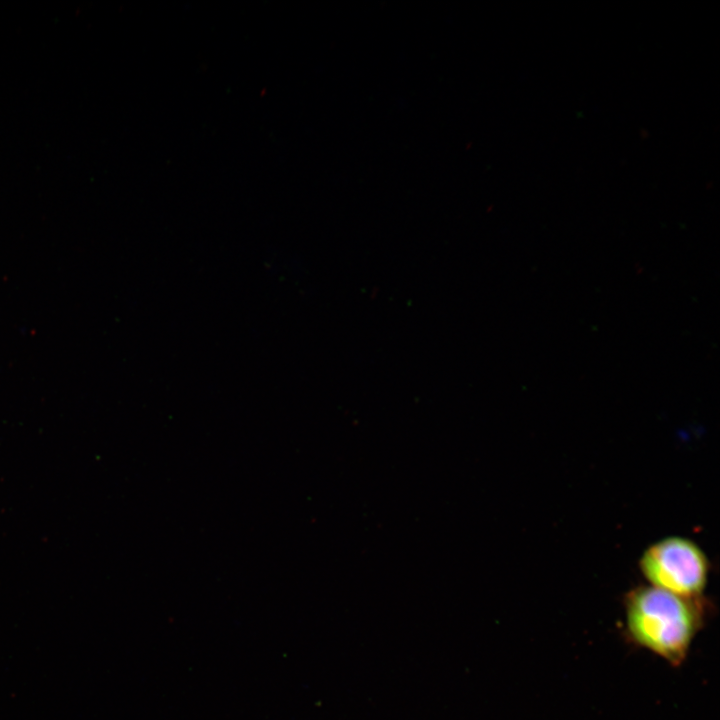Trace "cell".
Masks as SVG:
<instances>
[{"instance_id": "obj_1", "label": "cell", "mask_w": 720, "mask_h": 720, "mask_svg": "<svg viewBox=\"0 0 720 720\" xmlns=\"http://www.w3.org/2000/svg\"><path fill=\"white\" fill-rule=\"evenodd\" d=\"M624 615L625 632L634 645L680 666L703 627L706 606L701 597H684L643 585L625 595Z\"/></svg>"}, {"instance_id": "obj_2", "label": "cell", "mask_w": 720, "mask_h": 720, "mask_svg": "<svg viewBox=\"0 0 720 720\" xmlns=\"http://www.w3.org/2000/svg\"><path fill=\"white\" fill-rule=\"evenodd\" d=\"M639 568L649 585L690 598L701 597L710 573L709 560L691 539L669 536L650 545Z\"/></svg>"}]
</instances>
